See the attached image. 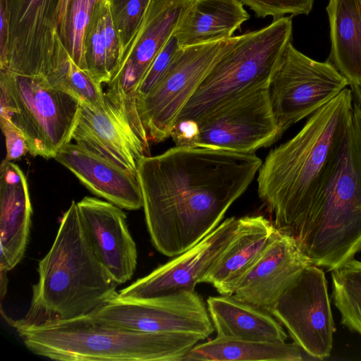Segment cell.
Wrapping results in <instances>:
<instances>
[{
	"instance_id": "8d00e7d4",
	"label": "cell",
	"mask_w": 361,
	"mask_h": 361,
	"mask_svg": "<svg viewBox=\"0 0 361 361\" xmlns=\"http://www.w3.org/2000/svg\"><path fill=\"white\" fill-rule=\"evenodd\" d=\"M0 276H1V300L2 301L4 300V296L6 294V288H7V276L6 273L4 271H0Z\"/></svg>"
},
{
	"instance_id": "3957f363",
	"label": "cell",
	"mask_w": 361,
	"mask_h": 361,
	"mask_svg": "<svg viewBox=\"0 0 361 361\" xmlns=\"http://www.w3.org/2000/svg\"><path fill=\"white\" fill-rule=\"evenodd\" d=\"M37 273L27 313L20 319H8L14 328L90 315L118 295V284L97 257L75 201L63 214Z\"/></svg>"
},
{
	"instance_id": "8992f818",
	"label": "cell",
	"mask_w": 361,
	"mask_h": 361,
	"mask_svg": "<svg viewBox=\"0 0 361 361\" xmlns=\"http://www.w3.org/2000/svg\"><path fill=\"white\" fill-rule=\"evenodd\" d=\"M292 16L237 36L179 113L177 120L196 122L218 106L247 90L269 86L290 42Z\"/></svg>"
},
{
	"instance_id": "cb8c5ba5",
	"label": "cell",
	"mask_w": 361,
	"mask_h": 361,
	"mask_svg": "<svg viewBox=\"0 0 361 361\" xmlns=\"http://www.w3.org/2000/svg\"><path fill=\"white\" fill-rule=\"evenodd\" d=\"M326 11L331 63L350 87L361 86V0H329Z\"/></svg>"
},
{
	"instance_id": "7c38bea8",
	"label": "cell",
	"mask_w": 361,
	"mask_h": 361,
	"mask_svg": "<svg viewBox=\"0 0 361 361\" xmlns=\"http://www.w3.org/2000/svg\"><path fill=\"white\" fill-rule=\"evenodd\" d=\"M270 314L308 355L319 360L330 355L335 325L327 281L319 267L306 266L279 297Z\"/></svg>"
},
{
	"instance_id": "ffe728a7",
	"label": "cell",
	"mask_w": 361,
	"mask_h": 361,
	"mask_svg": "<svg viewBox=\"0 0 361 361\" xmlns=\"http://www.w3.org/2000/svg\"><path fill=\"white\" fill-rule=\"evenodd\" d=\"M276 232L273 222L263 216L238 219L229 243L202 283L212 284L221 295H233Z\"/></svg>"
},
{
	"instance_id": "8fae6325",
	"label": "cell",
	"mask_w": 361,
	"mask_h": 361,
	"mask_svg": "<svg viewBox=\"0 0 361 361\" xmlns=\"http://www.w3.org/2000/svg\"><path fill=\"white\" fill-rule=\"evenodd\" d=\"M199 147L251 154L281 135L273 114L269 86L247 90L197 121Z\"/></svg>"
},
{
	"instance_id": "277c9868",
	"label": "cell",
	"mask_w": 361,
	"mask_h": 361,
	"mask_svg": "<svg viewBox=\"0 0 361 361\" xmlns=\"http://www.w3.org/2000/svg\"><path fill=\"white\" fill-rule=\"evenodd\" d=\"M15 329L32 353L63 361H182L205 339L195 334L123 329L90 315Z\"/></svg>"
},
{
	"instance_id": "603a6c76",
	"label": "cell",
	"mask_w": 361,
	"mask_h": 361,
	"mask_svg": "<svg viewBox=\"0 0 361 361\" xmlns=\"http://www.w3.org/2000/svg\"><path fill=\"white\" fill-rule=\"evenodd\" d=\"M240 0H192L173 35L181 48L228 39L250 18Z\"/></svg>"
},
{
	"instance_id": "484cf974",
	"label": "cell",
	"mask_w": 361,
	"mask_h": 361,
	"mask_svg": "<svg viewBox=\"0 0 361 361\" xmlns=\"http://www.w3.org/2000/svg\"><path fill=\"white\" fill-rule=\"evenodd\" d=\"M301 348L296 343L259 342L216 336L196 344L182 361H300Z\"/></svg>"
},
{
	"instance_id": "83f0119b",
	"label": "cell",
	"mask_w": 361,
	"mask_h": 361,
	"mask_svg": "<svg viewBox=\"0 0 361 361\" xmlns=\"http://www.w3.org/2000/svg\"><path fill=\"white\" fill-rule=\"evenodd\" d=\"M333 298L341 323L361 336V261L355 259L332 271Z\"/></svg>"
},
{
	"instance_id": "1f68e13d",
	"label": "cell",
	"mask_w": 361,
	"mask_h": 361,
	"mask_svg": "<svg viewBox=\"0 0 361 361\" xmlns=\"http://www.w3.org/2000/svg\"><path fill=\"white\" fill-rule=\"evenodd\" d=\"M259 18L273 16L275 18L286 14L293 16L308 14L314 0H240Z\"/></svg>"
},
{
	"instance_id": "4fadbf2b",
	"label": "cell",
	"mask_w": 361,
	"mask_h": 361,
	"mask_svg": "<svg viewBox=\"0 0 361 361\" xmlns=\"http://www.w3.org/2000/svg\"><path fill=\"white\" fill-rule=\"evenodd\" d=\"M90 315L103 324L141 332L195 334L207 338L214 331L196 292L144 300H123L117 295Z\"/></svg>"
},
{
	"instance_id": "30bf717a",
	"label": "cell",
	"mask_w": 361,
	"mask_h": 361,
	"mask_svg": "<svg viewBox=\"0 0 361 361\" xmlns=\"http://www.w3.org/2000/svg\"><path fill=\"white\" fill-rule=\"evenodd\" d=\"M348 85L331 62L310 59L290 42L269 85L271 105L281 134L326 105Z\"/></svg>"
},
{
	"instance_id": "4316f807",
	"label": "cell",
	"mask_w": 361,
	"mask_h": 361,
	"mask_svg": "<svg viewBox=\"0 0 361 361\" xmlns=\"http://www.w3.org/2000/svg\"><path fill=\"white\" fill-rule=\"evenodd\" d=\"M48 81L54 87L74 96L80 104L93 109L102 108L106 104L102 85L95 82L75 63L61 37L57 42Z\"/></svg>"
},
{
	"instance_id": "7a4b0ae2",
	"label": "cell",
	"mask_w": 361,
	"mask_h": 361,
	"mask_svg": "<svg viewBox=\"0 0 361 361\" xmlns=\"http://www.w3.org/2000/svg\"><path fill=\"white\" fill-rule=\"evenodd\" d=\"M345 88L312 114L291 139L271 150L257 176V192L275 228L291 232L330 186L339 169L353 108Z\"/></svg>"
},
{
	"instance_id": "2e32d148",
	"label": "cell",
	"mask_w": 361,
	"mask_h": 361,
	"mask_svg": "<svg viewBox=\"0 0 361 361\" xmlns=\"http://www.w3.org/2000/svg\"><path fill=\"white\" fill-rule=\"evenodd\" d=\"M80 217L100 263L119 285L129 281L137 266V252L122 208L96 197L77 203Z\"/></svg>"
},
{
	"instance_id": "9a60e30c",
	"label": "cell",
	"mask_w": 361,
	"mask_h": 361,
	"mask_svg": "<svg viewBox=\"0 0 361 361\" xmlns=\"http://www.w3.org/2000/svg\"><path fill=\"white\" fill-rule=\"evenodd\" d=\"M226 219L199 243L118 292L126 300H144L183 292H195L229 243L237 225Z\"/></svg>"
},
{
	"instance_id": "52a82bcc",
	"label": "cell",
	"mask_w": 361,
	"mask_h": 361,
	"mask_svg": "<svg viewBox=\"0 0 361 361\" xmlns=\"http://www.w3.org/2000/svg\"><path fill=\"white\" fill-rule=\"evenodd\" d=\"M80 108L74 96L44 77L0 70V116L20 129L32 157L54 158L70 142Z\"/></svg>"
},
{
	"instance_id": "6da1fadb",
	"label": "cell",
	"mask_w": 361,
	"mask_h": 361,
	"mask_svg": "<svg viewBox=\"0 0 361 361\" xmlns=\"http://www.w3.org/2000/svg\"><path fill=\"white\" fill-rule=\"evenodd\" d=\"M262 161L255 153L173 147L137 164L147 227L167 257L189 250L212 231L247 190Z\"/></svg>"
},
{
	"instance_id": "d6986e66",
	"label": "cell",
	"mask_w": 361,
	"mask_h": 361,
	"mask_svg": "<svg viewBox=\"0 0 361 361\" xmlns=\"http://www.w3.org/2000/svg\"><path fill=\"white\" fill-rule=\"evenodd\" d=\"M92 193L128 210L143 207L137 173L126 170L78 144L64 145L54 158Z\"/></svg>"
},
{
	"instance_id": "f546056e",
	"label": "cell",
	"mask_w": 361,
	"mask_h": 361,
	"mask_svg": "<svg viewBox=\"0 0 361 361\" xmlns=\"http://www.w3.org/2000/svg\"><path fill=\"white\" fill-rule=\"evenodd\" d=\"M151 0H109L111 17L122 51V58L144 20Z\"/></svg>"
},
{
	"instance_id": "9c48e42d",
	"label": "cell",
	"mask_w": 361,
	"mask_h": 361,
	"mask_svg": "<svg viewBox=\"0 0 361 361\" xmlns=\"http://www.w3.org/2000/svg\"><path fill=\"white\" fill-rule=\"evenodd\" d=\"M236 39L231 37L180 49L156 87L137 99L149 141L158 143L171 137L181 109Z\"/></svg>"
},
{
	"instance_id": "ba28073f",
	"label": "cell",
	"mask_w": 361,
	"mask_h": 361,
	"mask_svg": "<svg viewBox=\"0 0 361 361\" xmlns=\"http://www.w3.org/2000/svg\"><path fill=\"white\" fill-rule=\"evenodd\" d=\"M192 1L151 0L139 30L104 92L106 98L127 118L137 135L147 146L149 140L137 111V88Z\"/></svg>"
},
{
	"instance_id": "ac0fdd59",
	"label": "cell",
	"mask_w": 361,
	"mask_h": 361,
	"mask_svg": "<svg viewBox=\"0 0 361 361\" xmlns=\"http://www.w3.org/2000/svg\"><path fill=\"white\" fill-rule=\"evenodd\" d=\"M310 264L297 242L277 230L271 242L233 295L270 313L283 290Z\"/></svg>"
},
{
	"instance_id": "e575fe53",
	"label": "cell",
	"mask_w": 361,
	"mask_h": 361,
	"mask_svg": "<svg viewBox=\"0 0 361 361\" xmlns=\"http://www.w3.org/2000/svg\"><path fill=\"white\" fill-rule=\"evenodd\" d=\"M0 70L5 68L9 45V16L5 0H0Z\"/></svg>"
},
{
	"instance_id": "7402d4cb",
	"label": "cell",
	"mask_w": 361,
	"mask_h": 361,
	"mask_svg": "<svg viewBox=\"0 0 361 361\" xmlns=\"http://www.w3.org/2000/svg\"><path fill=\"white\" fill-rule=\"evenodd\" d=\"M207 310L216 336L259 342L284 343L287 334L271 314L233 295L212 296Z\"/></svg>"
},
{
	"instance_id": "d590c367",
	"label": "cell",
	"mask_w": 361,
	"mask_h": 361,
	"mask_svg": "<svg viewBox=\"0 0 361 361\" xmlns=\"http://www.w3.org/2000/svg\"><path fill=\"white\" fill-rule=\"evenodd\" d=\"M70 2L71 0H59L55 16L56 27L65 45L67 41V25Z\"/></svg>"
},
{
	"instance_id": "f1b7e54d",
	"label": "cell",
	"mask_w": 361,
	"mask_h": 361,
	"mask_svg": "<svg viewBox=\"0 0 361 361\" xmlns=\"http://www.w3.org/2000/svg\"><path fill=\"white\" fill-rule=\"evenodd\" d=\"M97 0H71L66 47L75 63L86 71L85 37Z\"/></svg>"
},
{
	"instance_id": "d4e9b609",
	"label": "cell",
	"mask_w": 361,
	"mask_h": 361,
	"mask_svg": "<svg viewBox=\"0 0 361 361\" xmlns=\"http://www.w3.org/2000/svg\"><path fill=\"white\" fill-rule=\"evenodd\" d=\"M122 59L109 0H97L85 37L86 72L97 83L108 84Z\"/></svg>"
},
{
	"instance_id": "4dcf8cb0",
	"label": "cell",
	"mask_w": 361,
	"mask_h": 361,
	"mask_svg": "<svg viewBox=\"0 0 361 361\" xmlns=\"http://www.w3.org/2000/svg\"><path fill=\"white\" fill-rule=\"evenodd\" d=\"M181 47L173 35L158 53L137 88V98L151 92L163 78Z\"/></svg>"
},
{
	"instance_id": "5b68a950",
	"label": "cell",
	"mask_w": 361,
	"mask_h": 361,
	"mask_svg": "<svg viewBox=\"0 0 361 361\" xmlns=\"http://www.w3.org/2000/svg\"><path fill=\"white\" fill-rule=\"evenodd\" d=\"M289 236L311 264L327 271L361 250V109L355 101L338 173Z\"/></svg>"
},
{
	"instance_id": "74e56055",
	"label": "cell",
	"mask_w": 361,
	"mask_h": 361,
	"mask_svg": "<svg viewBox=\"0 0 361 361\" xmlns=\"http://www.w3.org/2000/svg\"><path fill=\"white\" fill-rule=\"evenodd\" d=\"M351 90L355 97L356 102L361 109V86H352Z\"/></svg>"
},
{
	"instance_id": "44dd1931",
	"label": "cell",
	"mask_w": 361,
	"mask_h": 361,
	"mask_svg": "<svg viewBox=\"0 0 361 361\" xmlns=\"http://www.w3.org/2000/svg\"><path fill=\"white\" fill-rule=\"evenodd\" d=\"M32 213L26 176L17 164L4 159L0 166V271H11L22 259Z\"/></svg>"
},
{
	"instance_id": "836d02e7",
	"label": "cell",
	"mask_w": 361,
	"mask_h": 361,
	"mask_svg": "<svg viewBox=\"0 0 361 361\" xmlns=\"http://www.w3.org/2000/svg\"><path fill=\"white\" fill-rule=\"evenodd\" d=\"M171 137L176 147H199L200 130L198 123L192 119L176 121L172 129Z\"/></svg>"
},
{
	"instance_id": "d6a6232c",
	"label": "cell",
	"mask_w": 361,
	"mask_h": 361,
	"mask_svg": "<svg viewBox=\"0 0 361 361\" xmlns=\"http://www.w3.org/2000/svg\"><path fill=\"white\" fill-rule=\"evenodd\" d=\"M0 125L6 142V160H17L29 152L25 136L10 119L0 116Z\"/></svg>"
},
{
	"instance_id": "e0dca14e",
	"label": "cell",
	"mask_w": 361,
	"mask_h": 361,
	"mask_svg": "<svg viewBox=\"0 0 361 361\" xmlns=\"http://www.w3.org/2000/svg\"><path fill=\"white\" fill-rule=\"evenodd\" d=\"M72 138L81 147L135 173L140 159L149 155V146L107 99L100 109L81 104Z\"/></svg>"
},
{
	"instance_id": "5bb4252c",
	"label": "cell",
	"mask_w": 361,
	"mask_h": 361,
	"mask_svg": "<svg viewBox=\"0 0 361 361\" xmlns=\"http://www.w3.org/2000/svg\"><path fill=\"white\" fill-rule=\"evenodd\" d=\"M9 45L5 68L16 74L48 80L60 37L56 25L59 0H5Z\"/></svg>"
}]
</instances>
